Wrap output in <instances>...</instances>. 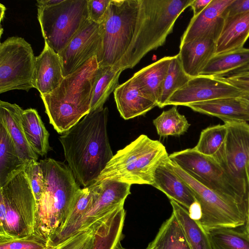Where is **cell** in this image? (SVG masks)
Returning a JSON list of instances; mask_svg holds the SVG:
<instances>
[{"instance_id": "obj_10", "label": "cell", "mask_w": 249, "mask_h": 249, "mask_svg": "<svg viewBox=\"0 0 249 249\" xmlns=\"http://www.w3.org/2000/svg\"><path fill=\"white\" fill-rule=\"evenodd\" d=\"M224 122L227 128L226 137L213 159L223 169L234 189L247 201L246 167L249 160V124L239 121Z\"/></svg>"}, {"instance_id": "obj_32", "label": "cell", "mask_w": 249, "mask_h": 249, "mask_svg": "<svg viewBox=\"0 0 249 249\" xmlns=\"http://www.w3.org/2000/svg\"><path fill=\"white\" fill-rule=\"evenodd\" d=\"M206 232L213 249H249V236L246 231L221 228Z\"/></svg>"}, {"instance_id": "obj_44", "label": "cell", "mask_w": 249, "mask_h": 249, "mask_svg": "<svg viewBox=\"0 0 249 249\" xmlns=\"http://www.w3.org/2000/svg\"><path fill=\"white\" fill-rule=\"evenodd\" d=\"M245 225V231L249 236V192H248L247 197V209L246 213V219Z\"/></svg>"}, {"instance_id": "obj_47", "label": "cell", "mask_w": 249, "mask_h": 249, "mask_svg": "<svg viewBox=\"0 0 249 249\" xmlns=\"http://www.w3.org/2000/svg\"><path fill=\"white\" fill-rule=\"evenodd\" d=\"M0 11H1L0 20H2L3 16H4V13H5V10L6 8H5V7L4 6V5H2V3H0Z\"/></svg>"}, {"instance_id": "obj_37", "label": "cell", "mask_w": 249, "mask_h": 249, "mask_svg": "<svg viewBox=\"0 0 249 249\" xmlns=\"http://www.w3.org/2000/svg\"><path fill=\"white\" fill-rule=\"evenodd\" d=\"M24 171L37 203L41 197L45 183L44 176L40 162L36 160L28 161L25 164Z\"/></svg>"}, {"instance_id": "obj_38", "label": "cell", "mask_w": 249, "mask_h": 249, "mask_svg": "<svg viewBox=\"0 0 249 249\" xmlns=\"http://www.w3.org/2000/svg\"><path fill=\"white\" fill-rule=\"evenodd\" d=\"M94 237L93 229L83 230L57 247V249H92Z\"/></svg>"}, {"instance_id": "obj_24", "label": "cell", "mask_w": 249, "mask_h": 249, "mask_svg": "<svg viewBox=\"0 0 249 249\" xmlns=\"http://www.w3.org/2000/svg\"><path fill=\"white\" fill-rule=\"evenodd\" d=\"M249 71V49L213 55L200 75L222 78Z\"/></svg>"}, {"instance_id": "obj_17", "label": "cell", "mask_w": 249, "mask_h": 249, "mask_svg": "<svg viewBox=\"0 0 249 249\" xmlns=\"http://www.w3.org/2000/svg\"><path fill=\"white\" fill-rule=\"evenodd\" d=\"M153 186L169 198L186 209L191 216L198 207V203L189 186L174 170L169 156L157 167Z\"/></svg>"}, {"instance_id": "obj_25", "label": "cell", "mask_w": 249, "mask_h": 249, "mask_svg": "<svg viewBox=\"0 0 249 249\" xmlns=\"http://www.w3.org/2000/svg\"><path fill=\"white\" fill-rule=\"evenodd\" d=\"M172 56H165L134 74L132 78L141 89L158 104L161 96L164 81Z\"/></svg>"}, {"instance_id": "obj_34", "label": "cell", "mask_w": 249, "mask_h": 249, "mask_svg": "<svg viewBox=\"0 0 249 249\" xmlns=\"http://www.w3.org/2000/svg\"><path fill=\"white\" fill-rule=\"evenodd\" d=\"M191 78L184 71L178 54L172 56L166 75L158 107L162 108L172 94L184 86Z\"/></svg>"}, {"instance_id": "obj_48", "label": "cell", "mask_w": 249, "mask_h": 249, "mask_svg": "<svg viewBox=\"0 0 249 249\" xmlns=\"http://www.w3.org/2000/svg\"><path fill=\"white\" fill-rule=\"evenodd\" d=\"M114 249H126L124 248L121 246V242H119L116 247L114 248ZM145 249H148V248H146Z\"/></svg>"}, {"instance_id": "obj_45", "label": "cell", "mask_w": 249, "mask_h": 249, "mask_svg": "<svg viewBox=\"0 0 249 249\" xmlns=\"http://www.w3.org/2000/svg\"><path fill=\"white\" fill-rule=\"evenodd\" d=\"M240 97L249 102V91H242Z\"/></svg>"}, {"instance_id": "obj_39", "label": "cell", "mask_w": 249, "mask_h": 249, "mask_svg": "<svg viewBox=\"0 0 249 249\" xmlns=\"http://www.w3.org/2000/svg\"><path fill=\"white\" fill-rule=\"evenodd\" d=\"M111 0H88L89 19L101 24L104 20Z\"/></svg>"}, {"instance_id": "obj_23", "label": "cell", "mask_w": 249, "mask_h": 249, "mask_svg": "<svg viewBox=\"0 0 249 249\" xmlns=\"http://www.w3.org/2000/svg\"><path fill=\"white\" fill-rule=\"evenodd\" d=\"M249 37V11L226 17L221 32L215 41L214 55L243 48Z\"/></svg>"}, {"instance_id": "obj_28", "label": "cell", "mask_w": 249, "mask_h": 249, "mask_svg": "<svg viewBox=\"0 0 249 249\" xmlns=\"http://www.w3.org/2000/svg\"><path fill=\"white\" fill-rule=\"evenodd\" d=\"M22 124L26 138L33 150L38 155H47L50 149V134L37 110L31 108L23 110Z\"/></svg>"}, {"instance_id": "obj_41", "label": "cell", "mask_w": 249, "mask_h": 249, "mask_svg": "<svg viewBox=\"0 0 249 249\" xmlns=\"http://www.w3.org/2000/svg\"><path fill=\"white\" fill-rule=\"evenodd\" d=\"M249 11V0H233L226 9L225 14L226 16L228 17Z\"/></svg>"}, {"instance_id": "obj_3", "label": "cell", "mask_w": 249, "mask_h": 249, "mask_svg": "<svg viewBox=\"0 0 249 249\" xmlns=\"http://www.w3.org/2000/svg\"><path fill=\"white\" fill-rule=\"evenodd\" d=\"M98 68L94 56L77 71L64 77L54 90L40 95L49 122L59 134L66 132L89 112Z\"/></svg>"}, {"instance_id": "obj_1", "label": "cell", "mask_w": 249, "mask_h": 249, "mask_svg": "<svg viewBox=\"0 0 249 249\" xmlns=\"http://www.w3.org/2000/svg\"><path fill=\"white\" fill-rule=\"evenodd\" d=\"M107 107L89 112L59 140L77 182L90 185L113 157L107 131Z\"/></svg>"}, {"instance_id": "obj_31", "label": "cell", "mask_w": 249, "mask_h": 249, "mask_svg": "<svg viewBox=\"0 0 249 249\" xmlns=\"http://www.w3.org/2000/svg\"><path fill=\"white\" fill-rule=\"evenodd\" d=\"M172 213L178 220L192 249H213L207 233L184 207L170 200Z\"/></svg>"}, {"instance_id": "obj_12", "label": "cell", "mask_w": 249, "mask_h": 249, "mask_svg": "<svg viewBox=\"0 0 249 249\" xmlns=\"http://www.w3.org/2000/svg\"><path fill=\"white\" fill-rule=\"evenodd\" d=\"M170 160L186 173L224 198L247 206L234 189L220 165L212 157L203 155L194 148L174 152Z\"/></svg>"}, {"instance_id": "obj_29", "label": "cell", "mask_w": 249, "mask_h": 249, "mask_svg": "<svg viewBox=\"0 0 249 249\" xmlns=\"http://www.w3.org/2000/svg\"><path fill=\"white\" fill-rule=\"evenodd\" d=\"M122 70L113 66L99 67L95 79L89 112L103 108L110 94L119 85Z\"/></svg>"}, {"instance_id": "obj_30", "label": "cell", "mask_w": 249, "mask_h": 249, "mask_svg": "<svg viewBox=\"0 0 249 249\" xmlns=\"http://www.w3.org/2000/svg\"><path fill=\"white\" fill-rule=\"evenodd\" d=\"M148 249H192L184 231L173 213L161 226Z\"/></svg>"}, {"instance_id": "obj_46", "label": "cell", "mask_w": 249, "mask_h": 249, "mask_svg": "<svg viewBox=\"0 0 249 249\" xmlns=\"http://www.w3.org/2000/svg\"><path fill=\"white\" fill-rule=\"evenodd\" d=\"M246 178L248 185V192H249V160L246 167Z\"/></svg>"}, {"instance_id": "obj_5", "label": "cell", "mask_w": 249, "mask_h": 249, "mask_svg": "<svg viewBox=\"0 0 249 249\" xmlns=\"http://www.w3.org/2000/svg\"><path fill=\"white\" fill-rule=\"evenodd\" d=\"M168 156L161 142L142 134L118 150L98 177L152 186L157 167Z\"/></svg>"}, {"instance_id": "obj_40", "label": "cell", "mask_w": 249, "mask_h": 249, "mask_svg": "<svg viewBox=\"0 0 249 249\" xmlns=\"http://www.w3.org/2000/svg\"><path fill=\"white\" fill-rule=\"evenodd\" d=\"M219 79L230 83L241 91H249V71Z\"/></svg>"}, {"instance_id": "obj_6", "label": "cell", "mask_w": 249, "mask_h": 249, "mask_svg": "<svg viewBox=\"0 0 249 249\" xmlns=\"http://www.w3.org/2000/svg\"><path fill=\"white\" fill-rule=\"evenodd\" d=\"M140 0H111L103 21L99 67L127 69L128 53L136 30Z\"/></svg>"}, {"instance_id": "obj_22", "label": "cell", "mask_w": 249, "mask_h": 249, "mask_svg": "<svg viewBox=\"0 0 249 249\" xmlns=\"http://www.w3.org/2000/svg\"><path fill=\"white\" fill-rule=\"evenodd\" d=\"M215 51V41L201 37L180 44L178 54L184 71L193 78L200 75Z\"/></svg>"}, {"instance_id": "obj_27", "label": "cell", "mask_w": 249, "mask_h": 249, "mask_svg": "<svg viewBox=\"0 0 249 249\" xmlns=\"http://www.w3.org/2000/svg\"><path fill=\"white\" fill-rule=\"evenodd\" d=\"M26 163L20 158L6 127L0 123V187L23 170Z\"/></svg>"}, {"instance_id": "obj_42", "label": "cell", "mask_w": 249, "mask_h": 249, "mask_svg": "<svg viewBox=\"0 0 249 249\" xmlns=\"http://www.w3.org/2000/svg\"><path fill=\"white\" fill-rule=\"evenodd\" d=\"M212 0H193L190 6L193 10V16L200 13L211 2Z\"/></svg>"}, {"instance_id": "obj_26", "label": "cell", "mask_w": 249, "mask_h": 249, "mask_svg": "<svg viewBox=\"0 0 249 249\" xmlns=\"http://www.w3.org/2000/svg\"><path fill=\"white\" fill-rule=\"evenodd\" d=\"M125 215L122 206L92 228L94 237L92 249H114L123 238Z\"/></svg>"}, {"instance_id": "obj_15", "label": "cell", "mask_w": 249, "mask_h": 249, "mask_svg": "<svg viewBox=\"0 0 249 249\" xmlns=\"http://www.w3.org/2000/svg\"><path fill=\"white\" fill-rule=\"evenodd\" d=\"M242 91L220 79L199 75L174 92L165 106H184L217 99L240 96Z\"/></svg>"}, {"instance_id": "obj_4", "label": "cell", "mask_w": 249, "mask_h": 249, "mask_svg": "<svg viewBox=\"0 0 249 249\" xmlns=\"http://www.w3.org/2000/svg\"><path fill=\"white\" fill-rule=\"evenodd\" d=\"M193 0H140L136 30L127 55V69L162 46L179 15Z\"/></svg>"}, {"instance_id": "obj_43", "label": "cell", "mask_w": 249, "mask_h": 249, "mask_svg": "<svg viewBox=\"0 0 249 249\" xmlns=\"http://www.w3.org/2000/svg\"><path fill=\"white\" fill-rule=\"evenodd\" d=\"M64 0H37L36 5L38 7H51L59 4Z\"/></svg>"}, {"instance_id": "obj_13", "label": "cell", "mask_w": 249, "mask_h": 249, "mask_svg": "<svg viewBox=\"0 0 249 249\" xmlns=\"http://www.w3.org/2000/svg\"><path fill=\"white\" fill-rule=\"evenodd\" d=\"M131 185L98 177L89 185L96 194L95 200L91 209L78 223L75 234L80 231L91 229L115 210L124 206L126 198L131 193Z\"/></svg>"}, {"instance_id": "obj_16", "label": "cell", "mask_w": 249, "mask_h": 249, "mask_svg": "<svg viewBox=\"0 0 249 249\" xmlns=\"http://www.w3.org/2000/svg\"><path fill=\"white\" fill-rule=\"evenodd\" d=\"M232 1L212 0L200 13L192 17L181 38L180 44L201 37L216 41L224 25L225 11Z\"/></svg>"}, {"instance_id": "obj_14", "label": "cell", "mask_w": 249, "mask_h": 249, "mask_svg": "<svg viewBox=\"0 0 249 249\" xmlns=\"http://www.w3.org/2000/svg\"><path fill=\"white\" fill-rule=\"evenodd\" d=\"M101 46L100 24L89 19L66 47L58 53L64 77L77 71L94 56L98 57Z\"/></svg>"}, {"instance_id": "obj_9", "label": "cell", "mask_w": 249, "mask_h": 249, "mask_svg": "<svg viewBox=\"0 0 249 249\" xmlns=\"http://www.w3.org/2000/svg\"><path fill=\"white\" fill-rule=\"evenodd\" d=\"M37 18L45 42L58 53L89 19L88 0H64L38 7Z\"/></svg>"}, {"instance_id": "obj_35", "label": "cell", "mask_w": 249, "mask_h": 249, "mask_svg": "<svg viewBox=\"0 0 249 249\" xmlns=\"http://www.w3.org/2000/svg\"><path fill=\"white\" fill-rule=\"evenodd\" d=\"M227 133L225 124L208 127L201 131L198 142L194 148L203 155L214 158L222 148Z\"/></svg>"}, {"instance_id": "obj_18", "label": "cell", "mask_w": 249, "mask_h": 249, "mask_svg": "<svg viewBox=\"0 0 249 249\" xmlns=\"http://www.w3.org/2000/svg\"><path fill=\"white\" fill-rule=\"evenodd\" d=\"M64 77L60 57L45 42L40 54L36 57L33 85L40 95L48 94L56 89Z\"/></svg>"}, {"instance_id": "obj_11", "label": "cell", "mask_w": 249, "mask_h": 249, "mask_svg": "<svg viewBox=\"0 0 249 249\" xmlns=\"http://www.w3.org/2000/svg\"><path fill=\"white\" fill-rule=\"evenodd\" d=\"M36 57L31 45L22 37H10L0 43V93L34 88Z\"/></svg>"}, {"instance_id": "obj_36", "label": "cell", "mask_w": 249, "mask_h": 249, "mask_svg": "<svg viewBox=\"0 0 249 249\" xmlns=\"http://www.w3.org/2000/svg\"><path fill=\"white\" fill-rule=\"evenodd\" d=\"M49 239L36 232L20 238H0V249H49Z\"/></svg>"}, {"instance_id": "obj_8", "label": "cell", "mask_w": 249, "mask_h": 249, "mask_svg": "<svg viewBox=\"0 0 249 249\" xmlns=\"http://www.w3.org/2000/svg\"><path fill=\"white\" fill-rule=\"evenodd\" d=\"M171 161L174 170L192 190L199 205L200 217L196 221L205 231L221 228L235 229L245 225L247 206L224 198Z\"/></svg>"}, {"instance_id": "obj_49", "label": "cell", "mask_w": 249, "mask_h": 249, "mask_svg": "<svg viewBox=\"0 0 249 249\" xmlns=\"http://www.w3.org/2000/svg\"><path fill=\"white\" fill-rule=\"evenodd\" d=\"M58 249L57 247H55L51 248L49 249Z\"/></svg>"}, {"instance_id": "obj_21", "label": "cell", "mask_w": 249, "mask_h": 249, "mask_svg": "<svg viewBox=\"0 0 249 249\" xmlns=\"http://www.w3.org/2000/svg\"><path fill=\"white\" fill-rule=\"evenodd\" d=\"M23 110L17 104L0 101V123L6 127L20 158L25 162L37 160L38 155L29 144L22 124Z\"/></svg>"}, {"instance_id": "obj_19", "label": "cell", "mask_w": 249, "mask_h": 249, "mask_svg": "<svg viewBox=\"0 0 249 249\" xmlns=\"http://www.w3.org/2000/svg\"><path fill=\"white\" fill-rule=\"evenodd\" d=\"M114 97L117 109L124 120L144 115L158 106L156 101L142 91L132 77L116 88Z\"/></svg>"}, {"instance_id": "obj_7", "label": "cell", "mask_w": 249, "mask_h": 249, "mask_svg": "<svg viewBox=\"0 0 249 249\" xmlns=\"http://www.w3.org/2000/svg\"><path fill=\"white\" fill-rule=\"evenodd\" d=\"M36 203L24 170L0 187V238L27 236L35 230Z\"/></svg>"}, {"instance_id": "obj_20", "label": "cell", "mask_w": 249, "mask_h": 249, "mask_svg": "<svg viewBox=\"0 0 249 249\" xmlns=\"http://www.w3.org/2000/svg\"><path fill=\"white\" fill-rule=\"evenodd\" d=\"M195 111L227 121H249V102L240 96L217 99L189 104Z\"/></svg>"}, {"instance_id": "obj_33", "label": "cell", "mask_w": 249, "mask_h": 249, "mask_svg": "<svg viewBox=\"0 0 249 249\" xmlns=\"http://www.w3.org/2000/svg\"><path fill=\"white\" fill-rule=\"evenodd\" d=\"M153 122L158 135L164 137L182 135L190 126L185 116L178 112L176 106L163 111Z\"/></svg>"}, {"instance_id": "obj_2", "label": "cell", "mask_w": 249, "mask_h": 249, "mask_svg": "<svg viewBox=\"0 0 249 249\" xmlns=\"http://www.w3.org/2000/svg\"><path fill=\"white\" fill-rule=\"evenodd\" d=\"M45 183L36 203L35 232L49 239L60 230L82 191L68 165L53 159L39 160Z\"/></svg>"}]
</instances>
